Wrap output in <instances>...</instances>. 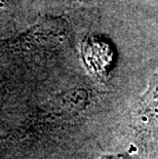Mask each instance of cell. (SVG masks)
Listing matches in <instances>:
<instances>
[{"label":"cell","mask_w":158,"mask_h":159,"mask_svg":"<svg viewBox=\"0 0 158 159\" xmlns=\"http://www.w3.org/2000/svg\"><path fill=\"white\" fill-rule=\"evenodd\" d=\"M101 159H122V158L117 157V156H104V157H102Z\"/></svg>","instance_id":"1"}]
</instances>
